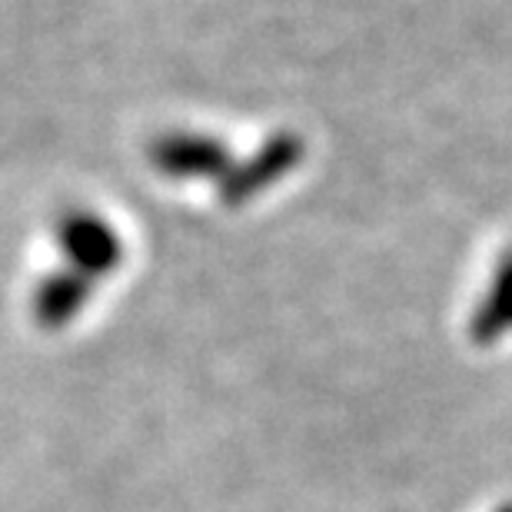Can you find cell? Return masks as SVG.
I'll use <instances>...</instances> for the list:
<instances>
[{
	"instance_id": "cell-3",
	"label": "cell",
	"mask_w": 512,
	"mask_h": 512,
	"mask_svg": "<svg viewBox=\"0 0 512 512\" xmlns=\"http://www.w3.org/2000/svg\"><path fill=\"white\" fill-rule=\"evenodd\" d=\"M303 153H306L303 137H296V133H276V137L266 140L247 163L230 167L223 173L220 200L227 203V207H243V203H250L256 193H263V190H270L273 183H280L286 173L303 160Z\"/></svg>"
},
{
	"instance_id": "cell-5",
	"label": "cell",
	"mask_w": 512,
	"mask_h": 512,
	"mask_svg": "<svg viewBox=\"0 0 512 512\" xmlns=\"http://www.w3.org/2000/svg\"><path fill=\"white\" fill-rule=\"evenodd\" d=\"M469 333L476 343H496L499 336L512 333V250L496 266L493 283L469 320Z\"/></svg>"
},
{
	"instance_id": "cell-4",
	"label": "cell",
	"mask_w": 512,
	"mask_h": 512,
	"mask_svg": "<svg viewBox=\"0 0 512 512\" xmlns=\"http://www.w3.org/2000/svg\"><path fill=\"white\" fill-rule=\"evenodd\" d=\"M90 293H94V280L77 270H57L47 273L34 290V320L47 330H60L74 316L84 310Z\"/></svg>"
},
{
	"instance_id": "cell-1",
	"label": "cell",
	"mask_w": 512,
	"mask_h": 512,
	"mask_svg": "<svg viewBox=\"0 0 512 512\" xmlns=\"http://www.w3.org/2000/svg\"><path fill=\"white\" fill-rule=\"evenodd\" d=\"M57 243L67 256V266L77 273L100 280L114 273L124 260V240L110 223L94 210H67L57 220Z\"/></svg>"
},
{
	"instance_id": "cell-2",
	"label": "cell",
	"mask_w": 512,
	"mask_h": 512,
	"mask_svg": "<svg viewBox=\"0 0 512 512\" xmlns=\"http://www.w3.org/2000/svg\"><path fill=\"white\" fill-rule=\"evenodd\" d=\"M147 157L153 163V170L170 180H220L233 167L227 143L187 130L153 137Z\"/></svg>"
}]
</instances>
